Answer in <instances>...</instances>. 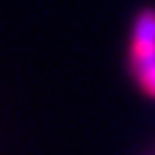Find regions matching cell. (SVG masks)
I'll use <instances>...</instances> for the list:
<instances>
[{
	"mask_svg": "<svg viewBox=\"0 0 155 155\" xmlns=\"http://www.w3.org/2000/svg\"><path fill=\"white\" fill-rule=\"evenodd\" d=\"M137 79H139V87H142L150 97H155V63L150 66V68H145V71H139Z\"/></svg>",
	"mask_w": 155,
	"mask_h": 155,
	"instance_id": "obj_1",
	"label": "cell"
}]
</instances>
